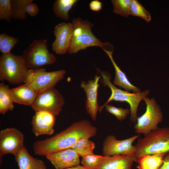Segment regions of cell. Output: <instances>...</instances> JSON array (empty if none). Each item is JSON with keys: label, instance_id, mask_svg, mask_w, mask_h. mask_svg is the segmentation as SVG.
I'll list each match as a JSON object with an SVG mask.
<instances>
[{"label": "cell", "instance_id": "obj_1", "mask_svg": "<svg viewBox=\"0 0 169 169\" xmlns=\"http://www.w3.org/2000/svg\"><path fill=\"white\" fill-rule=\"evenodd\" d=\"M97 128L86 120L76 121L64 130L50 138L38 140L33 145L36 155L46 156L70 148L78 140L95 136Z\"/></svg>", "mask_w": 169, "mask_h": 169}, {"label": "cell", "instance_id": "obj_2", "mask_svg": "<svg viewBox=\"0 0 169 169\" xmlns=\"http://www.w3.org/2000/svg\"><path fill=\"white\" fill-rule=\"evenodd\" d=\"M133 155L134 162L148 155L169 152V128H158L138 139Z\"/></svg>", "mask_w": 169, "mask_h": 169}, {"label": "cell", "instance_id": "obj_3", "mask_svg": "<svg viewBox=\"0 0 169 169\" xmlns=\"http://www.w3.org/2000/svg\"><path fill=\"white\" fill-rule=\"evenodd\" d=\"M100 73L102 78L100 80L101 83L105 86H107L111 90V94L110 98L103 105L99 107L98 111L101 112L104 106L111 101L114 100L121 102H126L130 106V120L133 123L136 122L138 117L137 114L138 107L140 102L146 97L150 91L146 90L143 92L131 93L116 87L110 81L111 76L107 72L101 71L97 69Z\"/></svg>", "mask_w": 169, "mask_h": 169}, {"label": "cell", "instance_id": "obj_4", "mask_svg": "<svg viewBox=\"0 0 169 169\" xmlns=\"http://www.w3.org/2000/svg\"><path fill=\"white\" fill-rule=\"evenodd\" d=\"M29 69L22 56L12 53L2 54L0 57V80L11 84L24 82Z\"/></svg>", "mask_w": 169, "mask_h": 169}, {"label": "cell", "instance_id": "obj_5", "mask_svg": "<svg viewBox=\"0 0 169 169\" xmlns=\"http://www.w3.org/2000/svg\"><path fill=\"white\" fill-rule=\"evenodd\" d=\"M93 27V24L88 21L79 23L74 27L68 51L69 54H75L90 47L104 48L106 44L102 42L93 34L91 29Z\"/></svg>", "mask_w": 169, "mask_h": 169}, {"label": "cell", "instance_id": "obj_6", "mask_svg": "<svg viewBox=\"0 0 169 169\" xmlns=\"http://www.w3.org/2000/svg\"><path fill=\"white\" fill-rule=\"evenodd\" d=\"M47 42L46 39H34L23 51L22 56L29 69H39L55 63L56 58L48 50Z\"/></svg>", "mask_w": 169, "mask_h": 169}, {"label": "cell", "instance_id": "obj_7", "mask_svg": "<svg viewBox=\"0 0 169 169\" xmlns=\"http://www.w3.org/2000/svg\"><path fill=\"white\" fill-rule=\"evenodd\" d=\"M65 73L64 69L48 72L44 68L29 69L24 83L30 85L38 95L54 88L64 78Z\"/></svg>", "mask_w": 169, "mask_h": 169}, {"label": "cell", "instance_id": "obj_8", "mask_svg": "<svg viewBox=\"0 0 169 169\" xmlns=\"http://www.w3.org/2000/svg\"><path fill=\"white\" fill-rule=\"evenodd\" d=\"M143 100L146 104V112L137 117L134 128L137 134L146 136L158 128V124L162 121L163 116L160 106L154 98L150 99L146 97Z\"/></svg>", "mask_w": 169, "mask_h": 169}, {"label": "cell", "instance_id": "obj_9", "mask_svg": "<svg viewBox=\"0 0 169 169\" xmlns=\"http://www.w3.org/2000/svg\"><path fill=\"white\" fill-rule=\"evenodd\" d=\"M64 103L63 96L53 88L38 94L31 106L35 112L46 111L56 116L61 111Z\"/></svg>", "mask_w": 169, "mask_h": 169}, {"label": "cell", "instance_id": "obj_10", "mask_svg": "<svg viewBox=\"0 0 169 169\" xmlns=\"http://www.w3.org/2000/svg\"><path fill=\"white\" fill-rule=\"evenodd\" d=\"M24 140L23 134L15 128H8L0 131V165L3 156L6 154H13L15 157V159L17 157L24 146Z\"/></svg>", "mask_w": 169, "mask_h": 169}, {"label": "cell", "instance_id": "obj_11", "mask_svg": "<svg viewBox=\"0 0 169 169\" xmlns=\"http://www.w3.org/2000/svg\"><path fill=\"white\" fill-rule=\"evenodd\" d=\"M140 137L137 134L128 138L119 140L113 135H109L105 139L103 143L102 152L104 156L115 155H133L136 148L133 143Z\"/></svg>", "mask_w": 169, "mask_h": 169}, {"label": "cell", "instance_id": "obj_12", "mask_svg": "<svg viewBox=\"0 0 169 169\" xmlns=\"http://www.w3.org/2000/svg\"><path fill=\"white\" fill-rule=\"evenodd\" d=\"M100 76L96 75L94 79L81 82L80 87L86 94L85 108L87 113L94 121L96 120L99 106L98 104V90Z\"/></svg>", "mask_w": 169, "mask_h": 169}, {"label": "cell", "instance_id": "obj_13", "mask_svg": "<svg viewBox=\"0 0 169 169\" xmlns=\"http://www.w3.org/2000/svg\"><path fill=\"white\" fill-rule=\"evenodd\" d=\"M73 25L72 23H59L54 28V34L55 37L52 46L53 51L60 55L68 52L70 46L72 33Z\"/></svg>", "mask_w": 169, "mask_h": 169}, {"label": "cell", "instance_id": "obj_14", "mask_svg": "<svg viewBox=\"0 0 169 169\" xmlns=\"http://www.w3.org/2000/svg\"><path fill=\"white\" fill-rule=\"evenodd\" d=\"M55 116L52 114L47 111H36L31 122L32 132L36 136L43 135H52L54 131Z\"/></svg>", "mask_w": 169, "mask_h": 169}, {"label": "cell", "instance_id": "obj_15", "mask_svg": "<svg viewBox=\"0 0 169 169\" xmlns=\"http://www.w3.org/2000/svg\"><path fill=\"white\" fill-rule=\"evenodd\" d=\"M56 169H64L79 165V156L69 148L45 156Z\"/></svg>", "mask_w": 169, "mask_h": 169}, {"label": "cell", "instance_id": "obj_16", "mask_svg": "<svg viewBox=\"0 0 169 169\" xmlns=\"http://www.w3.org/2000/svg\"><path fill=\"white\" fill-rule=\"evenodd\" d=\"M133 162V155L104 156L102 163L98 169H132Z\"/></svg>", "mask_w": 169, "mask_h": 169}, {"label": "cell", "instance_id": "obj_17", "mask_svg": "<svg viewBox=\"0 0 169 169\" xmlns=\"http://www.w3.org/2000/svg\"><path fill=\"white\" fill-rule=\"evenodd\" d=\"M10 91L14 103L26 105L31 106L37 95L31 86L25 83Z\"/></svg>", "mask_w": 169, "mask_h": 169}, {"label": "cell", "instance_id": "obj_18", "mask_svg": "<svg viewBox=\"0 0 169 169\" xmlns=\"http://www.w3.org/2000/svg\"><path fill=\"white\" fill-rule=\"evenodd\" d=\"M15 160L19 169H47L44 162L31 155L25 146Z\"/></svg>", "mask_w": 169, "mask_h": 169}, {"label": "cell", "instance_id": "obj_19", "mask_svg": "<svg viewBox=\"0 0 169 169\" xmlns=\"http://www.w3.org/2000/svg\"><path fill=\"white\" fill-rule=\"evenodd\" d=\"M110 58L115 70V76L113 84L124 88L126 91L132 90L135 92H141V89L132 84L128 80L126 75L121 70L114 61L113 57V52L102 48Z\"/></svg>", "mask_w": 169, "mask_h": 169}, {"label": "cell", "instance_id": "obj_20", "mask_svg": "<svg viewBox=\"0 0 169 169\" xmlns=\"http://www.w3.org/2000/svg\"><path fill=\"white\" fill-rule=\"evenodd\" d=\"M166 153H159L143 156L136 162L138 169H159L162 165Z\"/></svg>", "mask_w": 169, "mask_h": 169}, {"label": "cell", "instance_id": "obj_21", "mask_svg": "<svg viewBox=\"0 0 169 169\" xmlns=\"http://www.w3.org/2000/svg\"><path fill=\"white\" fill-rule=\"evenodd\" d=\"M78 0H56L53 6V10L56 17L65 21L69 19V12Z\"/></svg>", "mask_w": 169, "mask_h": 169}, {"label": "cell", "instance_id": "obj_22", "mask_svg": "<svg viewBox=\"0 0 169 169\" xmlns=\"http://www.w3.org/2000/svg\"><path fill=\"white\" fill-rule=\"evenodd\" d=\"M10 90L3 83L0 84V113L3 115L13 110L14 108Z\"/></svg>", "mask_w": 169, "mask_h": 169}, {"label": "cell", "instance_id": "obj_23", "mask_svg": "<svg viewBox=\"0 0 169 169\" xmlns=\"http://www.w3.org/2000/svg\"><path fill=\"white\" fill-rule=\"evenodd\" d=\"M95 143L88 138H82L77 141L70 148L82 157L94 154Z\"/></svg>", "mask_w": 169, "mask_h": 169}, {"label": "cell", "instance_id": "obj_24", "mask_svg": "<svg viewBox=\"0 0 169 169\" xmlns=\"http://www.w3.org/2000/svg\"><path fill=\"white\" fill-rule=\"evenodd\" d=\"M33 0H11L14 17L16 20H24L27 18L26 13L28 5Z\"/></svg>", "mask_w": 169, "mask_h": 169}, {"label": "cell", "instance_id": "obj_25", "mask_svg": "<svg viewBox=\"0 0 169 169\" xmlns=\"http://www.w3.org/2000/svg\"><path fill=\"white\" fill-rule=\"evenodd\" d=\"M18 39L15 37L3 33L0 34V51L3 54L11 53V51L18 42Z\"/></svg>", "mask_w": 169, "mask_h": 169}, {"label": "cell", "instance_id": "obj_26", "mask_svg": "<svg viewBox=\"0 0 169 169\" xmlns=\"http://www.w3.org/2000/svg\"><path fill=\"white\" fill-rule=\"evenodd\" d=\"M130 15L140 17L148 23L151 20L150 13L136 0H131L130 7Z\"/></svg>", "mask_w": 169, "mask_h": 169}, {"label": "cell", "instance_id": "obj_27", "mask_svg": "<svg viewBox=\"0 0 169 169\" xmlns=\"http://www.w3.org/2000/svg\"><path fill=\"white\" fill-rule=\"evenodd\" d=\"M113 12L125 17L130 15V7L131 0H112Z\"/></svg>", "mask_w": 169, "mask_h": 169}, {"label": "cell", "instance_id": "obj_28", "mask_svg": "<svg viewBox=\"0 0 169 169\" xmlns=\"http://www.w3.org/2000/svg\"><path fill=\"white\" fill-rule=\"evenodd\" d=\"M104 158V156L94 154L82 157L81 163L83 166L87 168L98 169L102 163Z\"/></svg>", "mask_w": 169, "mask_h": 169}, {"label": "cell", "instance_id": "obj_29", "mask_svg": "<svg viewBox=\"0 0 169 169\" xmlns=\"http://www.w3.org/2000/svg\"><path fill=\"white\" fill-rule=\"evenodd\" d=\"M13 17L11 0H0V19L10 22Z\"/></svg>", "mask_w": 169, "mask_h": 169}, {"label": "cell", "instance_id": "obj_30", "mask_svg": "<svg viewBox=\"0 0 169 169\" xmlns=\"http://www.w3.org/2000/svg\"><path fill=\"white\" fill-rule=\"evenodd\" d=\"M105 110L109 113L114 115L119 121L125 120L130 114V109H124L122 107H116L111 105L107 104L105 105Z\"/></svg>", "mask_w": 169, "mask_h": 169}, {"label": "cell", "instance_id": "obj_31", "mask_svg": "<svg viewBox=\"0 0 169 169\" xmlns=\"http://www.w3.org/2000/svg\"><path fill=\"white\" fill-rule=\"evenodd\" d=\"M39 12V8L37 5L32 3H29L27 8V13L32 17L37 15Z\"/></svg>", "mask_w": 169, "mask_h": 169}, {"label": "cell", "instance_id": "obj_32", "mask_svg": "<svg viewBox=\"0 0 169 169\" xmlns=\"http://www.w3.org/2000/svg\"><path fill=\"white\" fill-rule=\"evenodd\" d=\"M89 5L90 9L95 12L99 11L102 8V2L98 0L92 1Z\"/></svg>", "mask_w": 169, "mask_h": 169}, {"label": "cell", "instance_id": "obj_33", "mask_svg": "<svg viewBox=\"0 0 169 169\" xmlns=\"http://www.w3.org/2000/svg\"><path fill=\"white\" fill-rule=\"evenodd\" d=\"M159 169H169V152L166 153L163 164Z\"/></svg>", "mask_w": 169, "mask_h": 169}, {"label": "cell", "instance_id": "obj_34", "mask_svg": "<svg viewBox=\"0 0 169 169\" xmlns=\"http://www.w3.org/2000/svg\"><path fill=\"white\" fill-rule=\"evenodd\" d=\"M64 169H90L87 168L83 166H80V165H78L77 166H74L72 167H71Z\"/></svg>", "mask_w": 169, "mask_h": 169}]
</instances>
